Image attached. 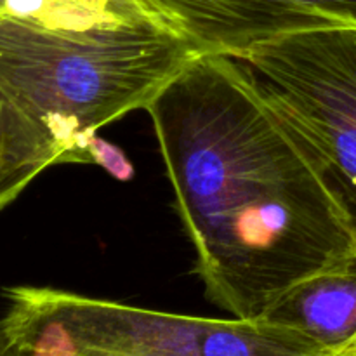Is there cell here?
Here are the masks:
<instances>
[{"mask_svg": "<svg viewBox=\"0 0 356 356\" xmlns=\"http://www.w3.org/2000/svg\"><path fill=\"white\" fill-rule=\"evenodd\" d=\"M337 356H356V343L353 344V346H351V348H348L346 351H343V353H341V355H337Z\"/></svg>", "mask_w": 356, "mask_h": 356, "instance_id": "9", "label": "cell"}, {"mask_svg": "<svg viewBox=\"0 0 356 356\" xmlns=\"http://www.w3.org/2000/svg\"><path fill=\"white\" fill-rule=\"evenodd\" d=\"M40 292L82 356H330L299 330L264 318H202L59 289Z\"/></svg>", "mask_w": 356, "mask_h": 356, "instance_id": "4", "label": "cell"}, {"mask_svg": "<svg viewBox=\"0 0 356 356\" xmlns=\"http://www.w3.org/2000/svg\"><path fill=\"white\" fill-rule=\"evenodd\" d=\"M89 159L90 163L103 167L108 174H111L117 179H129L132 176V165L125 153L117 146L96 138V136L89 145Z\"/></svg>", "mask_w": 356, "mask_h": 356, "instance_id": "8", "label": "cell"}, {"mask_svg": "<svg viewBox=\"0 0 356 356\" xmlns=\"http://www.w3.org/2000/svg\"><path fill=\"white\" fill-rule=\"evenodd\" d=\"M209 301L261 318L294 285L356 257L312 159L233 58L200 54L148 104Z\"/></svg>", "mask_w": 356, "mask_h": 356, "instance_id": "1", "label": "cell"}, {"mask_svg": "<svg viewBox=\"0 0 356 356\" xmlns=\"http://www.w3.org/2000/svg\"><path fill=\"white\" fill-rule=\"evenodd\" d=\"M9 308L0 318L3 356H82L56 320L40 287H10Z\"/></svg>", "mask_w": 356, "mask_h": 356, "instance_id": "7", "label": "cell"}, {"mask_svg": "<svg viewBox=\"0 0 356 356\" xmlns=\"http://www.w3.org/2000/svg\"><path fill=\"white\" fill-rule=\"evenodd\" d=\"M0 356H3V341H2V330H0Z\"/></svg>", "mask_w": 356, "mask_h": 356, "instance_id": "11", "label": "cell"}, {"mask_svg": "<svg viewBox=\"0 0 356 356\" xmlns=\"http://www.w3.org/2000/svg\"><path fill=\"white\" fill-rule=\"evenodd\" d=\"M198 54L136 0L83 24L0 14V211L58 163H90L104 125L148 104Z\"/></svg>", "mask_w": 356, "mask_h": 356, "instance_id": "2", "label": "cell"}, {"mask_svg": "<svg viewBox=\"0 0 356 356\" xmlns=\"http://www.w3.org/2000/svg\"><path fill=\"white\" fill-rule=\"evenodd\" d=\"M233 59L312 159L356 240V26L280 35Z\"/></svg>", "mask_w": 356, "mask_h": 356, "instance_id": "3", "label": "cell"}, {"mask_svg": "<svg viewBox=\"0 0 356 356\" xmlns=\"http://www.w3.org/2000/svg\"><path fill=\"white\" fill-rule=\"evenodd\" d=\"M198 54L238 58L294 31L356 26V0H136Z\"/></svg>", "mask_w": 356, "mask_h": 356, "instance_id": "5", "label": "cell"}, {"mask_svg": "<svg viewBox=\"0 0 356 356\" xmlns=\"http://www.w3.org/2000/svg\"><path fill=\"white\" fill-rule=\"evenodd\" d=\"M261 318L299 330L337 356L356 343V257L312 275Z\"/></svg>", "mask_w": 356, "mask_h": 356, "instance_id": "6", "label": "cell"}, {"mask_svg": "<svg viewBox=\"0 0 356 356\" xmlns=\"http://www.w3.org/2000/svg\"><path fill=\"white\" fill-rule=\"evenodd\" d=\"M7 10V0H0V14H6Z\"/></svg>", "mask_w": 356, "mask_h": 356, "instance_id": "10", "label": "cell"}]
</instances>
